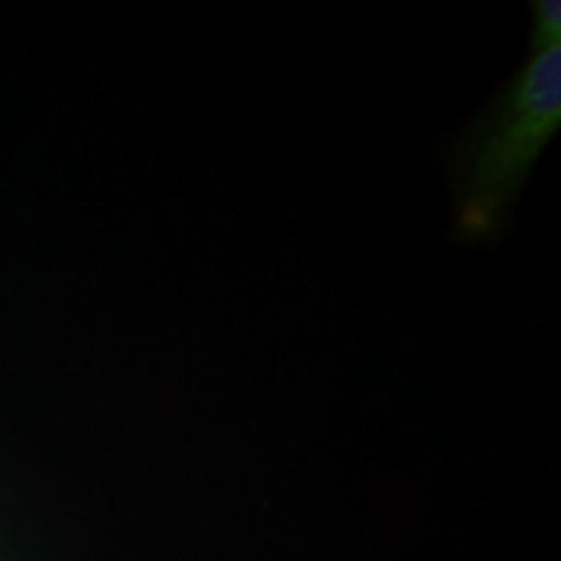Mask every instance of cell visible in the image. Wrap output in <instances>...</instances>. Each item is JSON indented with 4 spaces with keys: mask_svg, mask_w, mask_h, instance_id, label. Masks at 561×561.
Wrapping results in <instances>:
<instances>
[{
    "mask_svg": "<svg viewBox=\"0 0 561 561\" xmlns=\"http://www.w3.org/2000/svg\"><path fill=\"white\" fill-rule=\"evenodd\" d=\"M561 123V47L533 55L462 136L455 198L462 240H489L507 221L533 164Z\"/></svg>",
    "mask_w": 561,
    "mask_h": 561,
    "instance_id": "1",
    "label": "cell"
},
{
    "mask_svg": "<svg viewBox=\"0 0 561 561\" xmlns=\"http://www.w3.org/2000/svg\"><path fill=\"white\" fill-rule=\"evenodd\" d=\"M553 47H561V3L559 0H541L533 5L530 53L541 55Z\"/></svg>",
    "mask_w": 561,
    "mask_h": 561,
    "instance_id": "2",
    "label": "cell"
}]
</instances>
